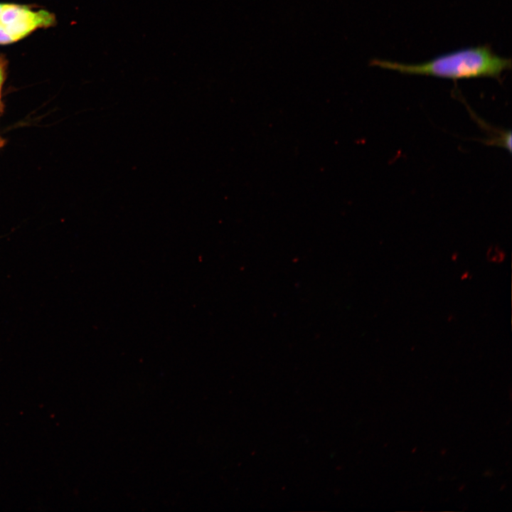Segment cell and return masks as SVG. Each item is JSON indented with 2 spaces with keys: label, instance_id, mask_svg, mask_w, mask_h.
Returning <instances> with one entry per match:
<instances>
[{
  "label": "cell",
  "instance_id": "1",
  "mask_svg": "<svg viewBox=\"0 0 512 512\" xmlns=\"http://www.w3.org/2000/svg\"><path fill=\"white\" fill-rule=\"evenodd\" d=\"M371 65L402 74L451 80L485 77L499 79L504 71L511 68V60L498 55L489 46H479L454 50L419 64L374 59Z\"/></svg>",
  "mask_w": 512,
  "mask_h": 512
},
{
  "label": "cell",
  "instance_id": "2",
  "mask_svg": "<svg viewBox=\"0 0 512 512\" xmlns=\"http://www.w3.org/2000/svg\"><path fill=\"white\" fill-rule=\"evenodd\" d=\"M56 24L54 14L24 4L4 3L0 12V45L19 41L34 31Z\"/></svg>",
  "mask_w": 512,
  "mask_h": 512
},
{
  "label": "cell",
  "instance_id": "3",
  "mask_svg": "<svg viewBox=\"0 0 512 512\" xmlns=\"http://www.w3.org/2000/svg\"><path fill=\"white\" fill-rule=\"evenodd\" d=\"M7 67L8 60L6 57L3 54H0V101L2 87L6 78Z\"/></svg>",
  "mask_w": 512,
  "mask_h": 512
},
{
  "label": "cell",
  "instance_id": "4",
  "mask_svg": "<svg viewBox=\"0 0 512 512\" xmlns=\"http://www.w3.org/2000/svg\"><path fill=\"white\" fill-rule=\"evenodd\" d=\"M3 4H4V3H0V12H1V11L2 7H3Z\"/></svg>",
  "mask_w": 512,
  "mask_h": 512
}]
</instances>
